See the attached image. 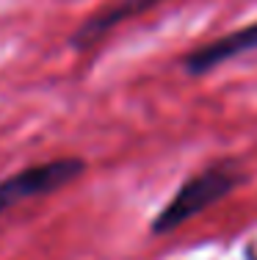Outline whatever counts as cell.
<instances>
[{
  "label": "cell",
  "instance_id": "6da1fadb",
  "mask_svg": "<svg viewBox=\"0 0 257 260\" xmlns=\"http://www.w3.org/2000/svg\"><path fill=\"white\" fill-rule=\"evenodd\" d=\"M241 180H243V175L235 160H222V164H213L207 169H202L199 175L188 177L174 191V197L163 205L161 213L152 219V233L155 235L174 233L177 227H182L194 216H199L202 210H207L210 205H216L218 200H224L230 191H235L241 185Z\"/></svg>",
  "mask_w": 257,
  "mask_h": 260
},
{
  "label": "cell",
  "instance_id": "7a4b0ae2",
  "mask_svg": "<svg viewBox=\"0 0 257 260\" xmlns=\"http://www.w3.org/2000/svg\"><path fill=\"white\" fill-rule=\"evenodd\" d=\"M81 172H83L81 158H56V160H45V164L25 166V169L14 172L11 177L0 180V213L17 208L20 202H28V200H36V197H45L64 188L66 183L78 180Z\"/></svg>",
  "mask_w": 257,
  "mask_h": 260
},
{
  "label": "cell",
  "instance_id": "277c9868",
  "mask_svg": "<svg viewBox=\"0 0 257 260\" xmlns=\"http://www.w3.org/2000/svg\"><path fill=\"white\" fill-rule=\"evenodd\" d=\"M166 3V0H122V3H116L114 9L102 11V14L91 17L86 25L78 30L75 36H72V45L81 47V50H86V47L97 45V39H102V36L108 34V30H114L119 22L125 20H133V17L144 14V11L155 9V6Z\"/></svg>",
  "mask_w": 257,
  "mask_h": 260
},
{
  "label": "cell",
  "instance_id": "3957f363",
  "mask_svg": "<svg viewBox=\"0 0 257 260\" xmlns=\"http://www.w3.org/2000/svg\"><path fill=\"white\" fill-rule=\"evenodd\" d=\"M252 50H257V22L243 25L238 30H230V34L207 42V45L197 47V50H191L182 58V67H186V72H191V75H205V72L227 64L235 55L252 53Z\"/></svg>",
  "mask_w": 257,
  "mask_h": 260
}]
</instances>
